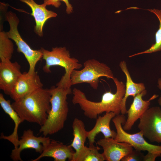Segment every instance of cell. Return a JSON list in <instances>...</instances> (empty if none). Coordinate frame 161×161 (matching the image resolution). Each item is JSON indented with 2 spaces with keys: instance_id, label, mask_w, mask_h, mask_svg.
<instances>
[{
  "instance_id": "6da1fadb",
  "label": "cell",
  "mask_w": 161,
  "mask_h": 161,
  "mask_svg": "<svg viewBox=\"0 0 161 161\" xmlns=\"http://www.w3.org/2000/svg\"><path fill=\"white\" fill-rule=\"evenodd\" d=\"M116 88L115 93L111 91L106 92L103 95L99 102H94L88 99L85 94L81 90L75 88L72 101L74 104H78L83 111L84 115L90 119H96L97 115L104 112H112L116 115L121 112L122 103L124 96L125 85L122 81L114 77L113 79Z\"/></svg>"
},
{
  "instance_id": "7a4b0ae2",
  "label": "cell",
  "mask_w": 161,
  "mask_h": 161,
  "mask_svg": "<svg viewBox=\"0 0 161 161\" xmlns=\"http://www.w3.org/2000/svg\"><path fill=\"white\" fill-rule=\"evenodd\" d=\"M50 89L39 88L11 105L22 121L36 123L41 126L46 122L51 108Z\"/></svg>"
},
{
  "instance_id": "3957f363",
  "label": "cell",
  "mask_w": 161,
  "mask_h": 161,
  "mask_svg": "<svg viewBox=\"0 0 161 161\" xmlns=\"http://www.w3.org/2000/svg\"><path fill=\"white\" fill-rule=\"evenodd\" d=\"M50 89L51 109L46 122L39 130L40 133H42L45 136L55 134L64 128L69 111L67 96L72 92L71 88L53 86Z\"/></svg>"
},
{
  "instance_id": "277c9868",
  "label": "cell",
  "mask_w": 161,
  "mask_h": 161,
  "mask_svg": "<svg viewBox=\"0 0 161 161\" xmlns=\"http://www.w3.org/2000/svg\"><path fill=\"white\" fill-rule=\"evenodd\" d=\"M40 49L43 53L42 59L45 61L43 71L46 73H50L51 67L55 66L64 68L65 73L56 86L64 88H71V74L73 70L81 68L82 65L77 59L71 57L69 51L65 47L52 48L51 51L43 48Z\"/></svg>"
},
{
  "instance_id": "5b68a950",
  "label": "cell",
  "mask_w": 161,
  "mask_h": 161,
  "mask_svg": "<svg viewBox=\"0 0 161 161\" xmlns=\"http://www.w3.org/2000/svg\"><path fill=\"white\" fill-rule=\"evenodd\" d=\"M80 70L74 69L70 76L71 86L82 83H89L94 89H97L99 78L105 77L113 80L114 77L110 68L106 64L94 59H89L83 63Z\"/></svg>"
},
{
  "instance_id": "8992f818",
  "label": "cell",
  "mask_w": 161,
  "mask_h": 161,
  "mask_svg": "<svg viewBox=\"0 0 161 161\" xmlns=\"http://www.w3.org/2000/svg\"><path fill=\"white\" fill-rule=\"evenodd\" d=\"M6 20L10 25V29L6 32L8 37L13 40L17 46L18 52L22 53L28 61L29 69L28 72L32 73L35 71L38 62L42 58L43 53L40 49L34 50L22 38L18 31V26L19 20L16 15L12 11L6 13Z\"/></svg>"
},
{
  "instance_id": "52a82bcc",
  "label": "cell",
  "mask_w": 161,
  "mask_h": 161,
  "mask_svg": "<svg viewBox=\"0 0 161 161\" xmlns=\"http://www.w3.org/2000/svg\"><path fill=\"white\" fill-rule=\"evenodd\" d=\"M112 121L116 130L117 134L115 140L120 142H125L130 145L137 150L147 151L159 155L161 156V146L150 144L147 142L143 137L142 132H139L134 134L127 133L123 128L126 121L124 114L116 115Z\"/></svg>"
},
{
  "instance_id": "ba28073f",
  "label": "cell",
  "mask_w": 161,
  "mask_h": 161,
  "mask_svg": "<svg viewBox=\"0 0 161 161\" xmlns=\"http://www.w3.org/2000/svg\"><path fill=\"white\" fill-rule=\"evenodd\" d=\"M138 128L151 142L161 143V109L149 108L140 118Z\"/></svg>"
},
{
  "instance_id": "9c48e42d",
  "label": "cell",
  "mask_w": 161,
  "mask_h": 161,
  "mask_svg": "<svg viewBox=\"0 0 161 161\" xmlns=\"http://www.w3.org/2000/svg\"><path fill=\"white\" fill-rule=\"evenodd\" d=\"M43 86L37 72L35 71L32 73L24 72L17 80L10 96L14 101H16Z\"/></svg>"
},
{
  "instance_id": "30bf717a",
  "label": "cell",
  "mask_w": 161,
  "mask_h": 161,
  "mask_svg": "<svg viewBox=\"0 0 161 161\" xmlns=\"http://www.w3.org/2000/svg\"><path fill=\"white\" fill-rule=\"evenodd\" d=\"M0 89L4 93L10 95L11 91L22 74L21 66L16 61L13 62L10 60L0 59Z\"/></svg>"
},
{
  "instance_id": "8fae6325",
  "label": "cell",
  "mask_w": 161,
  "mask_h": 161,
  "mask_svg": "<svg viewBox=\"0 0 161 161\" xmlns=\"http://www.w3.org/2000/svg\"><path fill=\"white\" fill-rule=\"evenodd\" d=\"M51 140L49 137L46 136H35L33 131L30 129L25 130L19 140L18 148L12 150L11 158L14 161H22L20 155L21 152L28 148L34 149L36 152L41 154L43 149V145L49 142Z\"/></svg>"
},
{
  "instance_id": "7c38bea8",
  "label": "cell",
  "mask_w": 161,
  "mask_h": 161,
  "mask_svg": "<svg viewBox=\"0 0 161 161\" xmlns=\"http://www.w3.org/2000/svg\"><path fill=\"white\" fill-rule=\"evenodd\" d=\"M97 143L102 147V153L105 160L107 161H120L133 150V147L125 142L116 141L111 138H103L97 141Z\"/></svg>"
},
{
  "instance_id": "4fadbf2b",
  "label": "cell",
  "mask_w": 161,
  "mask_h": 161,
  "mask_svg": "<svg viewBox=\"0 0 161 161\" xmlns=\"http://www.w3.org/2000/svg\"><path fill=\"white\" fill-rule=\"evenodd\" d=\"M147 93L145 89L140 93L137 94L134 97L133 101L129 109L127 111V118L123 125V128L125 131L131 129L135 123L140 119L142 115L149 108L151 101L158 97L154 95L148 100H144L143 97Z\"/></svg>"
},
{
  "instance_id": "5bb4252c",
  "label": "cell",
  "mask_w": 161,
  "mask_h": 161,
  "mask_svg": "<svg viewBox=\"0 0 161 161\" xmlns=\"http://www.w3.org/2000/svg\"><path fill=\"white\" fill-rule=\"evenodd\" d=\"M42 152L32 161H38L41 158L48 157L52 158L55 161H65L67 159L71 161L75 152L71 146L66 145L55 140H51L43 145Z\"/></svg>"
},
{
  "instance_id": "9a60e30c",
  "label": "cell",
  "mask_w": 161,
  "mask_h": 161,
  "mask_svg": "<svg viewBox=\"0 0 161 161\" xmlns=\"http://www.w3.org/2000/svg\"><path fill=\"white\" fill-rule=\"evenodd\" d=\"M31 8L32 13L31 15L35 20L36 25L34 27L35 32L40 37L43 35V28L46 21L49 19L55 17L57 14L55 12L48 10L47 5L43 3L38 4L34 0H20Z\"/></svg>"
},
{
  "instance_id": "2e32d148",
  "label": "cell",
  "mask_w": 161,
  "mask_h": 161,
  "mask_svg": "<svg viewBox=\"0 0 161 161\" xmlns=\"http://www.w3.org/2000/svg\"><path fill=\"white\" fill-rule=\"evenodd\" d=\"M116 115L114 113L111 112H106L103 116H98L96 119V122L93 128L87 131V138L89 145L94 144L95 137L100 132L103 134L105 138H115L117 133L111 129L110 125L111 120Z\"/></svg>"
},
{
  "instance_id": "e0dca14e",
  "label": "cell",
  "mask_w": 161,
  "mask_h": 161,
  "mask_svg": "<svg viewBox=\"0 0 161 161\" xmlns=\"http://www.w3.org/2000/svg\"><path fill=\"white\" fill-rule=\"evenodd\" d=\"M0 104L5 112L7 114L13 121L14 128L12 134L10 135L6 136L2 134H1V139L6 140L11 142L16 149L18 146V130L19 124L23 122L17 112L12 107L9 100H6L2 94H0Z\"/></svg>"
},
{
  "instance_id": "ac0fdd59",
  "label": "cell",
  "mask_w": 161,
  "mask_h": 161,
  "mask_svg": "<svg viewBox=\"0 0 161 161\" xmlns=\"http://www.w3.org/2000/svg\"><path fill=\"white\" fill-rule=\"evenodd\" d=\"M119 65L121 69L124 73L126 78L125 93L122 103L120 112L121 114L124 115L126 113L127 111L126 103L128 97L131 96L134 97L137 94L140 93L145 89V87L143 83H137L133 81L125 61H120Z\"/></svg>"
},
{
  "instance_id": "d6986e66",
  "label": "cell",
  "mask_w": 161,
  "mask_h": 161,
  "mask_svg": "<svg viewBox=\"0 0 161 161\" xmlns=\"http://www.w3.org/2000/svg\"><path fill=\"white\" fill-rule=\"evenodd\" d=\"M73 139L70 145L77 152L84 147L87 138V131L85 129L83 122L77 118L74 120L72 124Z\"/></svg>"
},
{
  "instance_id": "ffe728a7",
  "label": "cell",
  "mask_w": 161,
  "mask_h": 161,
  "mask_svg": "<svg viewBox=\"0 0 161 161\" xmlns=\"http://www.w3.org/2000/svg\"><path fill=\"white\" fill-rule=\"evenodd\" d=\"M100 148L94 145L89 147L85 146L79 151L75 152L71 161H103L105 160L102 154L98 150Z\"/></svg>"
},
{
  "instance_id": "44dd1931",
  "label": "cell",
  "mask_w": 161,
  "mask_h": 161,
  "mask_svg": "<svg viewBox=\"0 0 161 161\" xmlns=\"http://www.w3.org/2000/svg\"><path fill=\"white\" fill-rule=\"evenodd\" d=\"M154 14L158 18L160 21L159 28L156 32L155 43L148 49L144 51L129 56L131 58L133 56L146 53H151L161 50V10L154 9L145 10Z\"/></svg>"
},
{
  "instance_id": "7402d4cb",
  "label": "cell",
  "mask_w": 161,
  "mask_h": 161,
  "mask_svg": "<svg viewBox=\"0 0 161 161\" xmlns=\"http://www.w3.org/2000/svg\"><path fill=\"white\" fill-rule=\"evenodd\" d=\"M14 51V46L6 32L0 31V58L11 60Z\"/></svg>"
},
{
  "instance_id": "603a6c76",
  "label": "cell",
  "mask_w": 161,
  "mask_h": 161,
  "mask_svg": "<svg viewBox=\"0 0 161 161\" xmlns=\"http://www.w3.org/2000/svg\"><path fill=\"white\" fill-rule=\"evenodd\" d=\"M60 1H63L65 3L66 6V11L68 14L72 13L73 7L68 0H44V3L47 6L52 5L55 7L58 8L61 5Z\"/></svg>"
},
{
  "instance_id": "cb8c5ba5",
  "label": "cell",
  "mask_w": 161,
  "mask_h": 161,
  "mask_svg": "<svg viewBox=\"0 0 161 161\" xmlns=\"http://www.w3.org/2000/svg\"><path fill=\"white\" fill-rule=\"evenodd\" d=\"M141 151L135 149L133 150L131 152L124 157L121 161H143L144 155L141 153Z\"/></svg>"
},
{
  "instance_id": "d4e9b609",
  "label": "cell",
  "mask_w": 161,
  "mask_h": 161,
  "mask_svg": "<svg viewBox=\"0 0 161 161\" xmlns=\"http://www.w3.org/2000/svg\"><path fill=\"white\" fill-rule=\"evenodd\" d=\"M160 156L158 154L150 152H148L147 154L143 157V161H154L156 159Z\"/></svg>"
},
{
  "instance_id": "484cf974",
  "label": "cell",
  "mask_w": 161,
  "mask_h": 161,
  "mask_svg": "<svg viewBox=\"0 0 161 161\" xmlns=\"http://www.w3.org/2000/svg\"><path fill=\"white\" fill-rule=\"evenodd\" d=\"M157 83L158 88L161 90V77L158 79ZM157 102L159 105L161 106V93L160 97L158 99Z\"/></svg>"
}]
</instances>
